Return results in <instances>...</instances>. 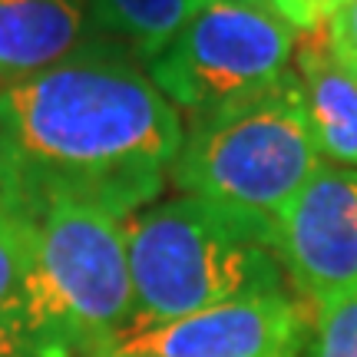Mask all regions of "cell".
<instances>
[{
  "label": "cell",
  "mask_w": 357,
  "mask_h": 357,
  "mask_svg": "<svg viewBox=\"0 0 357 357\" xmlns=\"http://www.w3.org/2000/svg\"><path fill=\"white\" fill-rule=\"evenodd\" d=\"M182 129L146 66L96 43L0 86V208L77 202L126 222L166 189Z\"/></svg>",
  "instance_id": "cell-1"
},
{
  "label": "cell",
  "mask_w": 357,
  "mask_h": 357,
  "mask_svg": "<svg viewBox=\"0 0 357 357\" xmlns=\"http://www.w3.org/2000/svg\"><path fill=\"white\" fill-rule=\"evenodd\" d=\"M3 215L24 268L0 305V357H113L132 328L123 218L77 202Z\"/></svg>",
  "instance_id": "cell-2"
},
{
  "label": "cell",
  "mask_w": 357,
  "mask_h": 357,
  "mask_svg": "<svg viewBox=\"0 0 357 357\" xmlns=\"http://www.w3.org/2000/svg\"><path fill=\"white\" fill-rule=\"evenodd\" d=\"M321 166L298 73L185 116L169 182L238 222L261 245H275L281 215Z\"/></svg>",
  "instance_id": "cell-3"
},
{
  "label": "cell",
  "mask_w": 357,
  "mask_h": 357,
  "mask_svg": "<svg viewBox=\"0 0 357 357\" xmlns=\"http://www.w3.org/2000/svg\"><path fill=\"white\" fill-rule=\"evenodd\" d=\"M132 281V331H149L258 291H278L275 252L202 199L153 202L123 222Z\"/></svg>",
  "instance_id": "cell-4"
},
{
  "label": "cell",
  "mask_w": 357,
  "mask_h": 357,
  "mask_svg": "<svg viewBox=\"0 0 357 357\" xmlns=\"http://www.w3.org/2000/svg\"><path fill=\"white\" fill-rule=\"evenodd\" d=\"M298 37L268 0H205L146 73L176 109L195 116L288 77Z\"/></svg>",
  "instance_id": "cell-5"
},
{
  "label": "cell",
  "mask_w": 357,
  "mask_h": 357,
  "mask_svg": "<svg viewBox=\"0 0 357 357\" xmlns=\"http://www.w3.org/2000/svg\"><path fill=\"white\" fill-rule=\"evenodd\" d=\"M314 307L288 288L245 294L189 318L126 334L113 357H301Z\"/></svg>",
  "instance_id": "cell-6"
},
{
  "label": "cell",
  "mask_w": 357,
  "mask_h": 357,
  "mask_svg": "<svg viewBox=\"0 0 357 357\" xmlns=\"http://www.w3.org/2000/svg\"><path fill=\"white\" fill-rule=\"evenodd\" d=\"M271 252L311 307L357 291V169L321 162L281 215Z\"/></svg>",
  "instance_id": "cell-7"
},
{
  "label": "cell",
  "mask_w": 357,
  "mask_h": 357,
  "mask_svg": "<svg viewBox=\"0 0 357 357\" xmlns=\"http://www.w3.org/2000/svg\"><path fill=\"white\" fill-rule=\"evenodd\" d=\"M96 43L86 0H0V86L53 70Z\"/></svg>",
  "instance_id": "cell-8"
},
{
  "label": "cell",
  "mask_w": 357,
  "mask_h": 357,
  "mask_svg": "<svg viewBox=\"0 0 357 357\" xmlns=\"http://www.w3.org/2000/svg\"><path fill=\"white\" fill-rule=\"evenodd\" d=\"M294 60L318 153L334 166L357 169V60L337 50L324 30L301 33Z\"/></svg>",
  "instance_id": "cell-9"
},
{
  "label": "cell",
  "mask_w": 357,
  "mask_h": 357,
  "mask_svg": "<svg viewBox=\"0 0 357 357\" xmlns=\"http://www.w3.org/2000/svg\"><path fill=\"white\" fill-rule=\"evenodd\" d=\"M205 0H86L100 43L126 50L142 66L189 24Z\"/></svg>",
  "instance_id": "cell-10"
},
{
  "label": "cell",
  "mask_w": 357,
  "mask_h": 357,
  "mask_svg": "<svg viewBox=\"0 0 357 357\" xmlns=\"http://www.w3.org/2000/svg\"><path fill=\"white\" fill-rule=\"evenodd\" d=\"M307 357H357V291L337 294L314 307Z\"/></svg>",
  "instance_id": "cell-11"
},
{
  "label": "cell",
  "mask_w": 357,
  "mask_h": 357,
  "mask_svg": "<svg viewBox=\"0 0 357 357\" xmlns=\"http://www.w3.org/2000/svg\"><path fill=\"white\" fill-rule=\"evenodd\" d=\"M268 3H271L298 33H318V30H324L344 7H351L354 0H268Z\"/></svg>",
  "instance_id": "cell-12"
},
{
  "label": "cell",
  "mask_w": 357,
  "mask_h": 357,
  "mask_svg": "<svg viewBox=\"0 0 357 357\" xmlns=\"http://www.w3.org/2000/svg\"><path fill=\"white\" fill-rule=\"evenodd\" d=\"M20 268H24V248H20V238H17L13 222L3 215V208H0V305H3L13 294V288H17Z\"/></svg>",
  "instance_id": "cell-13"
},
{
  "label": "cell",
  "mask_w": 357,
  "mask_h": 357,
  "mask_svg": "<svg viewBox=\"0 0 357 357\" xmlns=\"http://www.w3.org/2000/svg\"><path fill=\"white\" fill-rule=\"evenodd\" d=\"M324 33H328V40H331L337 50H344L347 56L357 60V0L351 7H344L331 24L324 26Z\"/></svg>",
  "instance_id": "cell-14"
}]
</instances>
